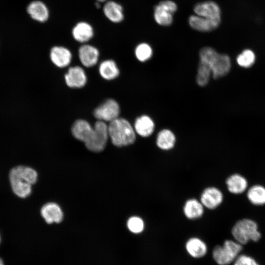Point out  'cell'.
<instances>
[{
	"mask_svg": "<svg viewBox=\"0 0 265 265\" xmlns=\"http://www.w3.org/2000/svg\"><path fill=\"white\" fill-rule=\"evenodd\" d=\"M9 178L14 194L20 198H24L31 193V185L36 182L37 173L30 167L19 165L11 169Z\"/></svg>",
	"mask_w": 265,
	"mask_h": 265,
	"instance_id": "6da1fadb",
	"label": "cell"
},
{
	"mask_svg": "<svg viewBox=\"0 0 265 265\" xmlns=\"http://www.w3.org/2000/svg\"><path fill=\"white\" fill-rule=\"evenodd\" d=\"M200 61L210 67L214 79H218L227 75L231 68L229 56L218 53L211 47L203 48L199 53Z\"/></svg>",
	"mask_w": 265,
	"mask_h": 265,
	"instance_id": "7a4b0ae2",
	"label": "cell"
},
{
	"mask_svg": "<svg viewBox=\"0 0 265 265\" xmlns=\"http://www.w3.org/2000/svg\"><path fill=\"white\" fill-rule=\"evenodd\" d=\"M109 137L116 146L122 147L133 143L135 133L130 123L126 119L117 118L108 125Z\"/></svg>",
	"mask_w": 265,
	"mask_h": 265,
	"instance_id": "3957f363",
	"label": "cell"
},
{
	"mask_svg": "<svg viewBox=\"0 0 265 265\" xmlns=\"http://www.w3.org/2000/svg\"><path fill=\"white\" fill-rule=\"evenodd\" d=\"M232 234L236 241L241 245L250 240L257 242L261 237L257 223L249 218L237 221L232 228Z\"/></svg>",
	"mask_w": 265,
	"mask_h": 265,
	"instance_id": "277c9868",
	"label": "cell"
},
{
	"mask_svg": "<svg viewBox=\"0 0 265 265\" xmlns=\"http://www.w3.org/2000/svg\"><path fill=\"white\" fill-rule=\"evenodd\" d=\"M242 249V245L237 241L226 240L222 246L214 248L212 257L219 265H228L237 259Z\"/></svg>",
	"mask_w": 265,
	"mask_h": 265,
	"instance_id": "5b68a950",
	"label": "cell"
},
{
	"mask_svg": "<svg viewBox=\"0 0 265 265\" xmlns=\"http://www.w3.org/2000/svg\"><path fill=\"white\" fill-rule=\"evenodd\" d=\"M108 137V125L105 122L98 120L84 144L88 150L99 152L104 149Z\"/></svg>",
	"mask_w": 265,
	"mask_h": 265,
	"instance_id": "8992f818",
	"label": "cell"
},
{
	"mask_svg": "<svg viewBox=\"0 0 265 265\" xmlns=\"http://www.w3.org/2000/svg\"><path fill=\"white\" fill-rule=\"evenodd\" d=\"M177 9V4L173 1L166 0L159 2L154 8V17L157 24L162 26L170 25L173 16Z\"/></svg>",
	"mask_w": 265,
	"mask_h": 265,
	"instance_id": "52a82bcc",
	"label": "cell"
},
{
	"mask_svg": "<svg viewBox=\"0 0 265 265\" xmlns=\"http://www.w3.org/2000/svg\"><path fill=\"white\" fill-rule=\"evenodd\" d=\"M119 113L120 107L118 103L109 99L96 107L93 114L98 120L110 122L118 118Z\"/></svg>",
	"mask_w": 265,
	"mask_h": 265,
	"instance_id": "ba28073f",
	"label": "cell"
},
{
	"mask_svg": "<svg viewBox=\"0 0 265 265\" xmlns=\"http://www.w3.org/2000/svg\"><path fill=\"white\" fill-rule=\"evenodd\" d=\"M194 11L197 15L221 21V13L220 7L213 1H207L197 3L194 6Z\"/></svg>",
	"mask_w": 265,
	"mask_h": 265,
	"instance_id": "9c48e42d",
	"label": "cell"
},
{
	"mask_svg": "<svg viewBox=\"0 0 265 265\" xmlns=\"http://www.w3.org/2000/svg\"><path fill=\"white\" fill-rule=\"evenodd\" d=\"M223 200L222 192L214 186L205 188L200 197V201L204 207L210 210L218 207L222 203Z\"/></svg>",
	"mask_w": 265,
	"mask_h": 265,
	"instance_id": "30bf717a",
	"label": "cell"
},
{
	"mask_svg": "<svg viewBox=\"0 0 265 265\" xmlns=\"http://www.w3.org/2000/svg\"><path fill=\"white\" fill-rule=\"evenodd\" d=\"M67 85L71 88H80L86 83L87 78L83 69L80 66L70 67L65 75Z\"/></svg>",
	"mask_w": 265,
	"mask_h": 265,
	"instance_id": "8fae6325",
	"label": "cell"
},
{
	"mask_svg": "<svg viewBox=\"0 0 265 265\" xmlns=\"http://www.w3.org/2000/svg\"><path fill=\"white\" fill-rule=\"evenodd\" d=\"M188 23L190 26L195 30L202 32H209L217 28L220 24L221 21L194 15L189 17Z\"/></svg>",
	"mask_w": 265,
	"mask_h": 265,
	"instance_id": "7c38bea8",
	"label": "cell"
},
{
	"mask_svg": "<svg viewBox=\"0 0 265 265\" xmlns=\"http://www.w3.org/2000/svg\"><path fill=\"white\" fill-rule=\"evenodd\" d=\"M79 56L80 60L83 66L90 67L97 63L99 52L95 47L90 45L84 44L80 47Z\"/></svg>",
	"mask_w": 265,
	"mask_h": 265,
	"instance_id": "4fadbf2b",
	"label": "cell"
},
{
	"mask_svg": "<svg viewBox=\"0 0 265 265\" xmlns=\"http://www.w3.org/2000/svg\"><path fill=\"white\" fill-rule=\"evenodd\" d=\"M50 54L53 63L60 68L68 66L72 59V53L70 50L62 46L53 47Z\"/></svg>",
	"mask_w": 265,
	"mask_h": 265,
	"instance_id": "5bb4252c",
	"label": "cell"
},
{
	"mask_svg": "<svg viewBox=\"0 0 265 265\" xmlns=\"http://www.w3.org/2000/svg\"><path fill=\"white\" fill-rule=\"evenodd\" d=\"M27 12L33 20L41 23L46 22L50 15L47 5L40 0L31 2L27 7Z\"/></svg>",
	"mask_w": 265,
	"mask_h": 265,
	"instance_id": "9a60e30c",
	"label": "cell"
},
{
	"mask_svg": "<svg viewBox=\"0 0 265 265\" xmlns=\"http://www.w3.org/2000/svg\"><path fill=\"white\" fill-rule=\"evenodd\" d=\"M73 38L80 43H85L89 41L94 35V30L92 26L85 22H80L76 24L72 29Z\"/></svg>",
	"mask_w": 265,
	"mask_h": 265,
	"instance_id": "2e32d148",
	"label": "cell"
},
{
	"mask_svg": "<svg viewBox=\"0 0 265 265\" xmlns=\"http://www.w3.org/2000/svg\"><path fill=\"white\" fill-rule=\"evenodd\" d=\"M41 214L48 224L59 223L63 218V213L59 206L55 203L45 204L41 209Z\"/></svg>",
	"mask_w": 265,
	"mask_h": 265,
	"instance_id": "e0dca14e",
	"label": "cell"
},
{
	"mask_svg": "<svg viewBox=\"0 0 265 265\" xmlns=\"http://www.w3.org/2000/svg\"><path fill=\"white\" fill-rule=\"evenodd\" d=\"M228 191L235 194L244 192L247 188L248 182L246 179L239 174L230 176L226 181Z\"/></svg>",
	"mask_w": 265,
	"mask_h": 265,
	"instance_id": "ac0fdd59",
	"label": "cell"
},
{
	"mask_svg": "<svg viewBox=\"0 0 265 265\" xmlns=\"http://www.w3.org/2000/svg\"><path fill=\"white\" fill-rule=\"evenodd\" d=\"M103 12L105 16L111 22L118 23L124 18L122 6L114 1H107L103 7Z\"/></svg>",
	"mask_w": 265,
	"mask_h": 265,
	"instance_id": "d6986e66",
	"label": "cell"
},
{
	"mask_svg": "<svg viewBox=\"0 0 265 265\" xmlns=\"http://www.w3.org/2000/svg\"><path fill=\"white\" fill-rule=\"evenodd\" d=\"M186 248L187 253L195 258L203 257L207 252L206 243L198 238H189L186 242Z\"/></svg>",
	"mask_w": 265,
	"mask_h": 265,
	"instance_id": "ffe728a7",
	"label": "cell"
},
{
	"mask_svg": "<svg viewBox=\"0 0 265 265\" xmlns=\"http://www.w3.org/2000/svg\"><path fill=\"white\" fill-rule=\"evenodd\" d=\"M204 206L201 201L192 198L185 203L183 211L185 216L189 219H195L201 217L204 213Z\"/></svg>",
	"mask_w": 265,
	"mask_h": 265,
	"instance_id": "44dd1931",
	"label": "cell"
},
{
	"mask_svg": "<svg viewBox=\"0 0 265 265\" xmlns=\"http://www.w3.org/2000/svg\"><path fill=\"white\" fill-rule=\"evenodd\" d=\"M92 129L93 127L87 121L79 119L73 124L72 132L76 139L84 143L88 138Z\"/></svg>",
	"mask_w": 265,
	"mask_h": 265,
	"instance_id": "7402d4cb",
	"label": "cell"
},
{
	"mask_svg": "<svg viewBox=\"0 0 265 265\" xmlns=\"http://www.w3.org/2000/svg\"><path fill=\"white\" fill-rule=\"evenodd\" d=\"M155 128L152 119L147 115H142L137 118L134 123L136 132L142 137H146L151 135Z\"/></svg>",
	"mask_w": 265,
	"mask_h": 265,
	"instance_id": "603a6c76",
	"label": "cell"
},
{
	"mask_svg": "<svg viewBox=\"0 0 265 265\" xmlns=\"http://www.w3.org/2000/svg\"><path fill=\"white\" fill-rule=\"evenodd\" d=\"M176 137L174 134L168 129H164L158 134L156 143L158 147L163 150H170L174 146Z\"/></svg>",
	"mask_w": 265,
	"mask_h": 265,
	"instance_id": "cb8c5ba5",
	"label": "cell"
},
{
	"mask_svg": "<svg viewBox=\"0 0 265 265\" xmlns=\"http://www.w3.org/2000/svg\"><path fill=\"white\" fill-rule=\"evenodd\" d=\"M99 71L102 77L106 80H113L119 74V70L116 63L111 59L101 62Z\"/></svg>",
	"mask_w": 265,
	"mask_h": 265,
	"instance_id": "d4e9b609",
	"label": "cell"
},
{
	"mask_svg": "<svg viewBox=\"0 0 265 265\" xmlns=\"http://www.w3.org/2000/svg\"><path fill=\"white\" fill-rule=\"evenodd\" d=\"M247 197L253 205H265V187L260 185L251 186L247 191Z\"/></svg>",
	"mask_w": 265,
	"mask_h": 265,
	"instance_id": "484cf974",
	"label": "cell"
},
{
	"mask_svg": "<svg viewBox=\"0 0 265 265\" xmlns=\"http://www.w3.org/2000/svg\"><path fill=\"white\" fill-rule=\"evenodd\" d=\"M212 72L206 64L199 62L196 76V82L200 86H205L209 82Z\"/></svg>",
	"mask_w": 265,
	"mask_h": 265,
	"instance_id": "4316f807",
	"label": "cell"
},
{
	"mask_svg": "<svg viewBox=\"0 0 265 265\" xmlns=\"http://www.w3.org/2000/svg\"><path fill=\"white\" fill-rule=\"evenodd\" d=\"M255 60V53L249 49L243 51L237 58L238 64L240 66L245 68L251 66L254 64Z\"/></svg>",
	"mask_w": 265,
	"mask_h": 265,
	"instance_id": "83f0119b",
	"label": "cell"
},
{
	"mask_svg": "<svg viewBox=\"0 0 265 265\" xmlns=\"http://www.w3.org/2000/svg\"><path fill=\"white\" fill-rule=\"evenodd\" d=\"M127 225L130 232L136 234L142 232L145 227L143 220L137 216H133L129 218Z\"/></svg>",
	"mask_w": 265,
	"mask_h": 265,
	"instance_id": "f1b7e54d",
	"label": "cell"
},
{
	"mask_svg": "<svg viewBox=\"0 0 265 265\" xmlns=\"http://www.w3.org/2000/svg\"><path fill=\"white\" fill-rule=\"evenodd\" d=\"M152 49L147 43H142L136 46L135 54L137 59L141 62L145 61L151 58Z\"/></svg>",
	"mask_w": 265,
	"mask_h": 265,
	"instance_id": "f546056e",
	"label": "cell"
},
{
	"mask_svg": "<svg viewBox=\"0 0 265 265\" xmlns=\"http://www.w3.org/2000/svg\"><path fill=\"white\" fill-rule=\"evenodd\" d=\"M234 265H260L252 257L246 255L238 256L235 260Z\"/></svg>",
	"mask_w": 265,
	"mask_h": 265,
	"instance_id": "4dcf8cb0",
	"label": "cell"
},
{
	"mask_svg": "<svg viewBox=\"0 0 265 265\" xmlns=\"http://www.w3.org/2000/svg\"><path fill=\"white\" fill-rule=\"evenodd\" d=\"M0 265H4L3 262L1 258H0Z\"/></svg>",
	"mask_w": 265,
	"mask_h": 265,
	"instance_id": "1f68e13d",
	"label": "cell"
},
{
	"mask_svg": "<svg viewBox=\"0 0 265 265\" xmlns=\"http://www.w3.org/2000/svg\"><path fill=\"white\" fill-rule=\"evenodd\" d=\"M97 0L99 2H104L107 0Z\"/></svg>",
	"mask_w": 265,
	"mask_h": 265,
	"instance_id": "d6a6232c",
	"label": "cell"
},
{
	"mask_svg": "<svg viewBox=\"0 0 265 265\" xmlns=\"http://www.w3.org/2000/svg\"></svg>",
	"mask_w": 265,
	"mask_h": 265,
	"instance_id": "836d02e7",
	"label": "cell"
}]
</instances>
